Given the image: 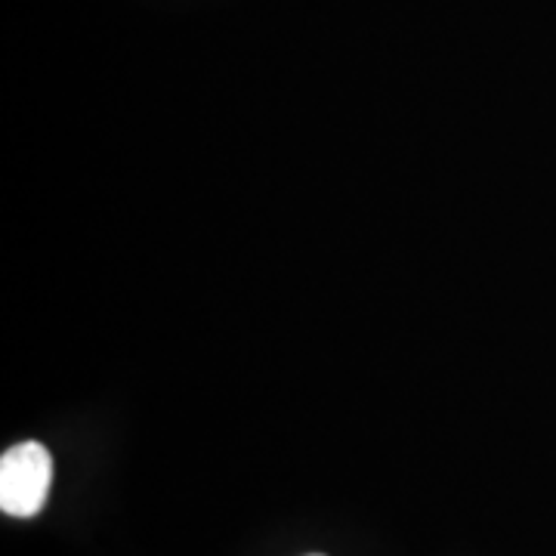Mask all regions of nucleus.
I'll return each instance as SVG.
<instances>
[{
  "label": "nucleus",
  "mask_w": 556,
  "mask_h": 556,
  "mask_svg": "<svg viewBox=\"0 0 556 556\" xmlns=\"http://www.w3.org/2000/svg\"><path fill=\"white\" fill-rule=\"evenodd\" d=\"M53 485V457L40 442H20L0 457V507L7 517H38Z\"/></svg>",
  "instance_id": "1"
},
{
  "label": "nucleus",
  "mask_w": 556,
  "mask_h": 556,
  "mask_svg": "<svg viewBox=\"0 0 556 556\" xmlns=\"http://www.w3.org/2000/svg\"><path fill=\"white\" fill-rule=\"evenodd\" d=\"M309 556H325V554H309Z\"/></svg>",
  "instance_id": "2"
}]
</instances>
